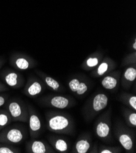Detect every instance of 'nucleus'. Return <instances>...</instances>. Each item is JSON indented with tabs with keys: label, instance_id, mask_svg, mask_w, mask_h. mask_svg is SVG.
I'll return each mask as SVG.
<instances>
[{
	"label": "nucleus",
	"instance_id": "obj_1",
	"mask_svg": "<svg viewBox=\"0 0 136 153\" xmlns=\"http://www.w3.org/2000/svg\"><path fill=\"white\" fill-rule=\"evenodd\" d=\"M47 129L58 134L73 135L74 133V123L71 117L65 113L57 111L47 112L45 114Z\"/></svg>",
	"mask_w": 136,
	"mask_h": 153
},
{
	"label": "nucleus",
	"instance_id": "obj_2",
	"mask_svg": "<svg viewBox=\"0 0 136 153\" xmlns=\"http://www.w3.org/2000/svg\"><path fill=\"white\" fill-rule=\"evenodd\" d=\"M109 97L104 93L95 95L84 108L83 115L87 121L92 120L99 113L106 108L109 104Z\"/></svg>",
	"mask_w": 136,
	"mask_h": 153
},
{
	"label": "nucleus",
	"instance_id": "obj_3",
	"mask_svg": "<svg viewBox=\"0 0 136 153\" xmlns=\"http://www.w3.org/2000/svg\"><path fill=\"white\" fill-rule=\"evenodd\" d=\"M4 108L10 114L12 122H28L29 113L27 104L22 100L18 98L8 99L4 104Z\"/></svg>",
	"mask_w": 136,
	"mask_h": 153
},
{
	"label": "nucleus",
	"instance_id": "obj_4",
	"mask_svg": "<svg viewBox=\"0 0 136 153\" xmlns=\"http://www.w3.org/2000/svg\"><path fill=\"white\" fill-rule=\"evenodd\" d=\"M94 130L97 137L103 142L111 143L112 141L111 109L101 114L97 120Z\"/></svg>",
	"mask_w": 136,
	"mask_h": 153
},
{
	"label": "nucleus",
	"instance_id": "obj_5",
	"mask_svg": "<svg viewBox=\"0 0 136 153\" xmlns=\"http://www.w3.org/2000/svg\"><path fill=\"white\" fill-rule=\"evenodd\" d=\"M26 138V130L21 126H7L0 131V143L17 145L22 143Z\"/></svg>",
	"mask_w": 136,
	"mask_h": 153
},
{
	"label": "nucleus",
	"instance_id": "obj_6",
	"mask_svg": "<svg viewBox=\"0 0 136 153\" xmlns=\"http://www.w3.org/2000/svg\"><path fill=\"white\" fill-rule=\"evenodd\" d=\"M115 135L122 147L126 152H134L135 137L129 128L122 123L116 124L114 129Z\"/></svg>",
	"mask_w": 136,
	"mask_h": 153
},
{
	"label": "nucleus",
	"instance_id": "obj_7",
	"mask_svg": "<svg viewBox=\"0 0 136 153\" xmlns=\"http://www.w3.org/2000/svg\"><path fill=\"white\" fill-rule=\"evenodd\" d=\"M39 102L43 105L58 109L70 108L76 103L71 97L60 95L44 97L40 100Z\"/></svg>",
	"mask_w": 136,
	"mask_h": 153
},
{
	"label": "nucleus",
	"instance_id": "obj_8",
	"mask_svg": "<svg viewBox=\"0 0 136 153\" xmlns=\"http://www.w3.org/2000/svg\"><path fill=\"white\" fill-rule=\"evenodd\" d=\"M29 132L31 139H36L40 135L42 131V122L33 107L27 104Z\"/></svg>",
	"mask_w": 136,
	"mask_h": 153
},
{
	"label": "nucleus",
	"instance_id": "obj_9",
	"mask_svg": "<svg viewBox=\"0 0 136 153\" xmlns=\"http://www.w3.org/2000/svg\"><path fill=\"white\" fill-rule=\"evenodd\" d=\"M46 88V85L42 80L35 78H29L23 90V94L27 97L34 98L41 95Z\"/></svg>",
	"mask_w": 136,
	"mask_h": 153
},
{
	"label": "nucleus",
	"instance_id": "obj_10",
	"mask_svg": "<svg viewBox=\"0 0 136 153\" xmlns=\"http://www.w3.org/2000/svg\"><path fill=\"white\" fill-rule=\"evenodd\" d=\"M89 81L85 79L73 78L68 82V87L72 93L78 97L84 96L90 89Z\"/></svg>",
	"mask_w": 136,
	"mask_h": 153
},
{
	"label": "nucleus",
	"instance_id": "obj_11",
	"mask_svg": "<svg viewBox=\"0 0 136 153\" xmlns=\"http://www.w3.org/2000/svg\"><path fill=\"white\" fill-rule=\"evenodd\" d=\"M26 152L27 153H54L52 146L43 140L31 139L25 145Z\"/></svg>",
	"mask_w": 136,
	"mask_h": 153
},
{
	"label": "nucleus",
	"instance_id": "obj_12",
	"mask_svg": "<svg viewBox=\"0 0 136 153\" xmlns=\"http://www.w3.org/2000/svg\"><path fill=\"white\" fill-rule=\"evenodd\" d=\"M92 141L90 136L87 134H83L75 142L71 152L73 153H87L90 152L92 146Z\"/></svg>",
	"mask_w": 136,
	"mask_h": 153
},
{
	"label": "nucleus",
	"instance_id": "obj_13",
	"mask_svg": "<svg viewBox=\"0 0 136 153\" xmlns=\"http://www.w3.org/2000/svg\"><path fill=\"white\" fill-rule=\"evenodd\" d=\"M2 78L7 86L15 89L22 88L25 83V80L22 76L15 71H9L3 74Z\"/></svg>",
	"mask_w": 136,
	"mask_h": 153
},
{
	"label": "nucleus",
	"instance_id": "obj_14",
	"mask_svg": "<svg viewBox=\"0 0 136 153\" xmlns=\"http://www.w3.org/2000/svg\"><path fill=\"white\" fill-rule=\"evenodd\" d=\"M120 81V73H112L106 76L101 81V84L103 88L110 91H114L119 86Z\"/></svg>",
	"mask_w": 136,
	"mask_h": 153
},
{
	"label": "nucleus",
	"instance_id": "obj_15",
	"mask_svg": "<svg viewBox=\"0 0 136 153\" xmlns=\"http://www.w3.org/2000/svg\"><path fill=\"white\" fill-rule=\"evenodd\" d=\"M48 140L52 148L57 152L65 153L68 151L69 145L67 141L61 137L51 135L48 137Z\"/></svg>",
	"mask_w": 136,
	"mask_h": 153
},
{
	"label": "nucleus",
	"instance_id": "obj_16",
	"mask_svg": "<svg viewBox=\"0 0 136 153\" xmlns=\"http://www.w3.org/2000/svg\"><path fill=\"white\" fill-rule=\"evenodd\" d=\"M136 79V69L134 67L128 68L120 79V83L125 89H129Z\"/></svg>",
	"mask_w": 136,
	"mask_h": 153
},
{
	"label": "nucleus",
	"instance_id": "obj_17",
	"mask_svg": "<svg viewBox=\"0 0 136 153\" xmlns=\"http://www.w3.org/2000/svg\"><path fill=\"white\" fill-rule=\"evenodd\" d=\"M38 74L41 78V80L44 82L46 87L49 88L50 90L54 91H57V92H61V91L64 90L62 85L55 79L50 77V76H47L43 73H39Z\"/></svg>",
	"mask_w": 136,
	"mask_h": 153
},
{
	"label": "nucleus",
	"instance_id": "obj_18",
	"mask_svg": "<svg viewBox=\"0 0 136 153\" xmlns=\"http://www.w3.org/2000/svg\"><path fill=\"white\" fill-rule=\"evenodd\" d=\"M120 101L126 105L128 108L136 111V97L128 93H122L119 97Z\"/></svg>",
	"mask_w": 136,
	"mask_h": 153
},
{
	"label": "nucleus",
	"instance_id": "obj_19",
	"mask_svg": "<svg viewBox=\"0 0 136 153\" xmlns=\"http://www.w3.org/2000/svg\"><path fill=\"white\" fill-rule=\"evenodd\" d=\"M123 116L125 123L129 128L136 127V111H134L128 108L123 109Z\"/></svg>",
	"mask_w": 136,
	"mask_h": 153
},
{
	"label": "nucleus",
	"instance_id": "obj_20",
	"mask_svg": "<svg viewBox=\"0 0 136 153\" xmlns=\"http://www.w3.org/2000/svg\"><path fill=\"white\" fill-rule=\"evenodd\" d=\"M12 122V118L5 109H0V131L7 127Z\"/></svg>",
	"mask_w": 136,
	"mask_h": 153
},
{
	"label": "nucleus",
	"instance_id": "obj_21",
	"mask_svg": "<svg viewBox=\"0 0 136 153\" xmlns=\"http://www.w3.org/2000/svg\"><path fill=\"white\" fill-rule=\"evenodd\" d=\"M21 149L14 145L0 143V153H20Z\"/></svg>",
	"mask_w": 136,
	"mask_h": 153
},
{
	"label": "nucleus",
	"instance_id": "obj_22",
	"mask_svg": "<svg viewBox=\"0 0 136 153\" xmlns=\"http://www.w3.org/2000/svg\"><path fill=\"white\" fill-rule=\"evenodd\" d=\"M109 64L106 62H103L100 64L95 73H93V76L95 78H99L105 75L109 71Z\"/></svg>",
	"mask_w": 136,
	"mask_h": 153
},
{
	"label": "nucleus",
	"instance_id": "obj_23",
	"mask_svg": "<svg viewBox=\"0 0 136 153\" xmlns=\"http://www.w3.org/2000/svg\"><path fill=\"white\" fill-rule=\"evenodd\" d=\"M30 64L28 60L25 58L19 57L15 61V66L20 70H26L30 68Z\"/></svg>",
	"mask_w": 136,
	"mask_h": 153
},
{
	"label": "nucleus",
	"instance_id": "obj_24",
	"mask_svg": "<svg viewBox=\"0 0 136 153\" xmlns=\"http://www.w3.org/2000/svg\"><path fill=\"white\" fill-rule=\"evenodd\" d=\"M122 149L118 146H101L98 148V153H120Z\"/></svg>",
	"mask_w": 136,
	"mask_h": 153
},
{
	"label": "nucleus",
	"instance_id": "obj_25",
	"mask_svg": "<svg viewBox=\"0 0 136 153\" xmlns=\"http://www.w3.org/2000/svg\"><path fill=\"white\" fill-rule=\"evenodd\" d=\"M99 63V59L97 57H90L86 61V65L88 70L97 66Z\"/></svg>",
	"mask_w": 136,
	"mask_h": 153
},
{
	"label": "nucleus",
	"instance_id": "obj_26",
	"mask_svg": "<svg viewBox=\"0 0 136 153\" xmlns=\"http://www.w3.org/2000/svg\"><path fill=\"white\" fill-rule=\"evenodd\" d=\"M9 99V96L6 94H1L0 95V108L4 105L6 103L7 101Z\"/></svg>",
	"mask_w": 136,
	"mask_h": 153
},
{
	"label": "nucleus",
	"instance_id": "obj_27",
	"mask_svg": "<svg viewBox=\"0 0 136 153\" xmlns=\"http://www.w3.org/2000/svg\"><path fill=\"white\" fill-rule=\"evenodd\" d=\"M9 89H8L7 86L5 84H4L2 82L0 81V93L3 92V91H7Z\"/></svg>",
	"mask_w": 136,
	"mask_h": 153
},
{
	"label": "nucleus",
	"instance_id": "obj_28",
	"mask_svg": "<svg viewBox=\"0 0 136 153\" xmlns=\"http://www.w3.org/2000/svg\"><path fill=\"white\" fill-rule=\"evenodd\" d=\"M133 48H134V50L136 49V42H135H135H134V44H133Z\"/></svg>",
	"mask_w": 136,
	"mask_h": 153
}]
</instances>
